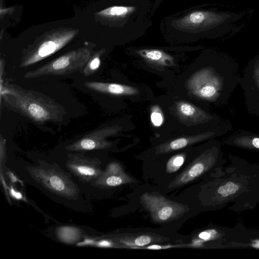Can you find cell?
Returning <instances> with one entry per match:
<instances>
[{
	"label": "cell",
	"mask_w": 259,
	"mask_h": 259,
	"mask_svg": "<svg viewBox=\"0 0 259 259\" xmlns=\"http://www.w3.org/2000/svg\"><path fill=\"white\" fill-rule=\"evenodd\" d=\"M228 158L227 166L197 185L199 211L221 210L232 203L228 209L240 212L259 204V164L233 154Z\"/></svg>",
	"instance_id": "1"
},
{
	"label": "cell",
	"mask_w": 259,
	"mask_h": 259,
	"mask_svg": "<svg viewBox=\"0 0 259 259\" xmlns=\"http://www.w3.org/2000/svg\"><path fill=\"white\" fill-rule=\"evenodd\" d=\"M241 78L237 62L224 53L215 55L211 64L203 66L189 79V90L202 100L227 104Z\"/></svg>",
	"instance_id": "2"
},
{
	"label": "cell",
	"mask_w": 259,
	"mask_h": 259,
	"mask_svg": "<svg viewBox=\"0 0 259 259\" xmlns=\"http://www.w3.org/2000/svg\"><path fill=\"white\" fill-rule=\"evenodd\" d=\"M1 96L9 107L37 123L60 120L65 114L63 108L52 99L17 85L1 86Z\"/></svg>",
	"instance_id": "3"
},
{
	"label": "cell",
	"mask_w": 259,
	"mask_h": 259,
	"mask_svg": "<svg viewBox=\"0 0 259 259\" xmlns=\"http://www.w3.org/2000/svg\"><path fill=\"white\" fill-rule=\"evenodd\" d=\"M243 17L242 13L197 10L171 20L170 25L177 31L215 38L230 31Z\"/></svg>",
	"instance_id": "4"
},
{
	"label": "cell",
	"mask_w": 259,
	"mask_h": 259,
	"mask_svg": "<svg viewBox=\"0 0 259 259\" xmlns=\"http://www.w3.org/2000/svg\"><path fill=\"white\" fill-rule=\"evenodd\" d=\"M222 144L218 140H212L205 145L199 154L187 164L168 185V190L180 188L221 170L226 163Z\"/></svg>",
	"instance_id": "5"
},
{
	"label": "cell",
	"mask_w": 259,
	"mask_h": 259,
	"mask_svg": "<svg viewBox=\"0 0 259 259\" xmlns=\"http://www.w3.org/2000/svg\"><path fill=\"white\" fill-rule=\"evenodd\" d=\"M31 178L48 191L67 199H76L79 193L77 185L69 175L56 166L42 164L27 167Z\"/></svg>",
	"instance_id": "6"
},
{
	"label": "cell",
	"mask_w": 259,
	"mask_h": 259,
	"mask_svg": "<svg viewBox=\"0 0 259 259\" xmlns=\"http://www.w3.org/2000/svg\"><path fill=\"white\" fill-rule=\"evenodd\" d=\"M140 203L155 223L165 224L180 219L188 212V206L171 200L156 192H145Z\"/></svg>",
	"instance_id": "7"
},
{
	"label": "cell",
	"mask_w": 259,
	"mask_h": 259,
	"mask_svg": "<svg viewBox=\"0 0 259 259\" xmlns=\"http://www.w3.org/2000/svg\"><path fill=\"white\" fill-rule=\"evenodd\" d=\"M91 58V52L87 49L71 51L40 67L26 72L25 78L45 75H65L84 68Z\"/></svg>",
	"instance_id": "8"
},
{
	"label": "cell",
	"mask_w": 259,
	"mask_h": 259,
	"mask_svg": "<svg viewBox=\"0 0 259 259\" xmlns=\"http://www.w3.org/2000/svg\"><path fill=\"white\" fill-rule=\"evenodd\" d=\"M239 85L248 113L259 118V53L248 61Z\"/></svg>",
	"instance_id": "9"
},
{
	"label": "cell",
	"mask_w": 259,
	"mask_h": 259,
	"mask_svg": "<svg viewBox=\"0 0 259 259\" xmlns=\"http://www.w3.org/2000/svg\"><path fill=\"white\" fill-rule=\"evenodd\" d=\"M232 130V125L230 121L228 119H225L218 127L213 130L205 132L193 136L177 138L159 145L155 148V154H166L178 150L200 142L226 135Z\"/></svg>",
	"instance_id": "10"
},
{
	"label": "cell",
	"mask_w": 259,
	"mask_h": 259,
	"mask_svg": "<svg viewBox=\"0 0 259 259\" xmlns=\"http://www.w3.org/2000/svg\"><path fill=\"white\" fill-rule=\"evenodd\" d=\"M67 168L79 180L93 183L102 174L101 161L97 158L86 156L81 153L68 155Z\"/></svg>",
	"instance_id": "11"
},
{
	"label": "cell",
	"mask_w": 259,
	"mask_h": 259,
	"mask_svg": "<svg viewBox=\"0 0 259 259\" xmlns=\"http://www.w3.org/2000/svg\"><path fill=\"white\" fill-rule=\"evenodd\" d=\"M119 127H106L94 131L80 139L68 146L69 151H79L104 149L111 146V143L106 140V138L115 134Z\"/></svg>",
	"instance_id": "12"
},
{
	"label": "cell",
	"mask_w": 259,
	"mask_h": 259,
	"mask_svg": "<svg viewBox=\"0 0 259 259\" xmlns=\"http://www.w3.org/2000/svg\"><path fill=\"white\" fill-rule=\"evenodd\" d=\"M133 179L126 174L119 163L113 162L109 163L100 176L92 184L100 188L119 186L132 183Z\"/></svg>",
	"instance_id": "13"
},
{
	"label": "cell",
	"mask_w": 259,
	"mask_h": 259,
	"mask_svg": "<svg viewBox=\"0 0 259 259\" xmlns=\"http://www.w3.org/2000/svg\"><path fill=\"white\" fill-rule=\"evenodd\" d=\"M115 238L114 239L120 243L122 247L135 248L151 244L161 243L170 240L168 238L151 232L127 233L119 235Z\"/></svg>",
	"instance_id": "14"
},
{
	"label": "cell",
	"mask_w": 259,
	"mask_h": 259,
	"mask_svg": "<svg viewBox=\"0 0 259 259\" xmlns=\"http://www.w3.org/2000/svg\"><path fill=\"white\" fill-rule=\"evenodd\" d=\"M222 144L259 152V134L238 130L225 138Z\"/></svg>",
	"instance_id": "15"
},
{
	"label": "cell",
	"mask_w": 259,
	"mask_h": 259,
	"mask_svg": "<svg viewBox=\"0 0 259 259\" xmlns=\"http://www.w3.org/2000/svg\"><path fill=\"white\" fill-rule=\"evenodd\" d=\"M177 109L181 117L185 119L193 120L194 122L206 124L212 123L219 125L221 123L218 115L211 114L206 111L203 110L190 103L186 102H180L177 106Z\"/></svg>",
	"instance_id": "16"
},
{
	"label": "cell",
	"mask_w": 259,
	"mask_h": 259,
	"mask_svg": "<svg viewBox=\"0 0 259 259\" xmlns=\"http://www.w3.org/2000/svg\"><path fill=\"white\" fill-rule=\"evenodd\" d=\"M84 85L91 90L112 95H134L139 93V90L133 87L115 83L88 81Z\"/></svg>",
	"instance_id": "17"
},
{
	"label": "cell",
	"mask_w": 259,
	"mask_h": 259,
	"mask_svg": "<svg viewBox=\"0 0 259 259\" xmlns=\"http://www.w3.org/2000/svg\"><path fill=\"white\" fill-rule=\"evenodd\" d=\"M233 248L259 249V231L248 230L242 225L239 239Z\"/></svg>",
	"instance_id": "18"
},
{
	"label": "cell",
	"mask_w": 259,
	"mask_h": 259,
	"mask_svg": "<svg viewBox=\"0 0 259 259\" xmlns=\"http://www.w3.org/2000/svg\"><path fill=\"white\" fill-rule=\"evenodd\" d=\"M138 53L144 59L159 64L170 66L173 63V58L161 50L143 49L139 50Z\"/></svg>",
	"instance_id": "19"
},
{
	"label": "cell",
	"mask_w": 259,
	"mask_h": 259,
	"mask_svg": "<svg viewBox=\"0 0 259 259\" xmlns=\"http://www.w3.org/2000/svg\"><path fill=\"white\" fill-rule=\"evenodd\" d=\"M56 234L61 241L67 243H72L77 241L81 236L79 230L71 227L58 228Z\"/></svg>",
	"instance_id": "20"
},
{
	"label": "cell",
	"mask_w": 259,
	"mask_h": 259,
	"mask_svg": "<svg viewBox=\"0 0 259 259\" xmlns=\"http://www.w3.org/2000/svg\"><path fill=\"white\" fill-rule=\"evenodd\" d=\"M186 157V154L182 153L175 154L169 158L165 167V174H176L183 167L184 168Z\"/></svg>",
	"instance_id": "21"
},
{
	"label": "cell",
	"mask_w": 259,
	"mask_h": 259,
	"mask_svg": "<svg viewBox=\"0 0 259 259\" xmlns=\"http://www.w3.org/2000/svg\"><path fill=\"white\" fill-rule=\"evenodd\" d=\"M101 53H96L90 59L88 63L83 69V74L85 76L94 74L99 68L101 64Z\"/></svg>",
	"instance_id": "22"
},
{
	"label": "cell",
	"mask_w": 259,
	"mask_h": 259,
	"mask_svg": "<svg viewBox=\"0 0 259 259\" xmlns=\"http://www.w3.org/2000/svg\"><path fill=\"white\" fill-rule=\"evenodd\" d=\"M151 121L153 124L156 126H160L163 122L162 113L157 106H154L151 109Z\"/></svg>",
	"instance_id": "23"
}]
</instances>
